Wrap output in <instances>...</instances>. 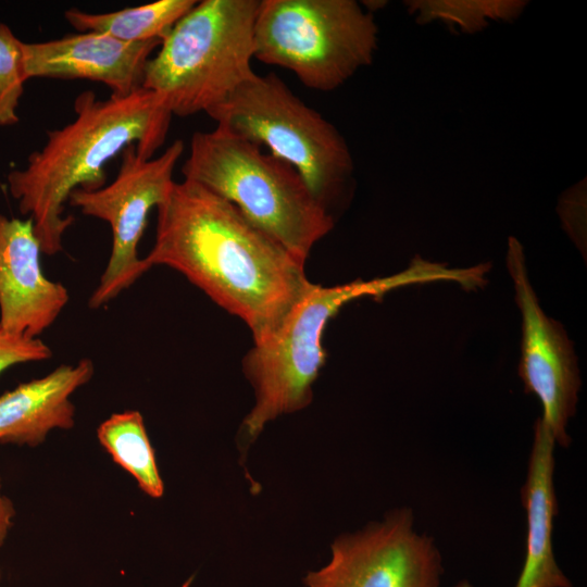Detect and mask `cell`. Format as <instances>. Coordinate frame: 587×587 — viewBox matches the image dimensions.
I'll return each instance as SVG.
<instances>
[{
	"label": "cell",
	"mask_w": 587,
	"mask_h": 587,
	"mask_svg": "<svg viewBox=\"0 0 587 587\" xmlns=\"http://www.w3.org/2000/svg\"><path fill=\"white\" fill-rule=\"evenodd\" d=\"M378 27L354 0H260L253 59L332 91L373 62Z\"/></svg>",
	"instance_id": "52a82bcc"
},
{
	"label": "cell",
	"mask_w": 587,
	"mask_h": 587,
	"mask_svg": "<svg viewBox=\"0 0 587 587\" xmlns=\"http://www.w3.org/2000/svg\"><path fill=\"white\" fill-rule=\"evenodd\" d=\"M442 558L433 537L414 529L409 508L345 534L329 562L308 573L307 587H440Z\"/></svg>",
	"instance_id": "9c48e42d"
},
{
	"label": "cell",
	"mask_w": 587,
	"mask_h": 587,
	"mask_svg": "<svg viewBox=\"0 0 587 587\" xmlns=\"http://www.w3.org/2000/svg\"><path fill=\"white\" fill-rule=\"evenodd\" d=\"M93 373V362L82 359L1 395L0 444L36 447L50 432L73 428L75 405L71 396L86 385Z\"/></svg>",
	"instance_id": "4fadbf2b"
},
{
	"label": "cell",
	"mask_w": 587,
	"mask_h": 587,
	"mask_svg": "<svg viewBox=\"0 0 587 587\" xmlns=\"http://www.w3.org/2000/svg\"><path fill=\"white\" fill-rule=\"evenodd\" d=\"M362 5L367 9V12L372 13L373 11L385 7L387 1H362Z\"/></svg>",
	"instance_id": "44dd1931"
},
{
	"label": "cell",
	"mask_w": 587,
	"mask_h": 587,
	"mask_svg": "<svg viewBox=\"0 0 587 587\" xmlns=\"http://www.w3.org/2000/svg\"><path fill=\"white\" fill-rule=\"evenodd\" d=\"M147 270L165 265L266 338L311 285L304 262L234 204L192 180L172 184L157 207Z\"/></svg>",
	"instance_id": "6da1fadb"
},
{
	"label": "cell",
	"mask_w": 587,
	"mask_h": 587,
	"mask_svg": "<svg viewBox=\"0 0 587 587\" xmlns=\"http://www.w3.org/2000/svg\"><path fill=\"white\" fill-rule=\"evenodd\" d=\"M457 279L455 268L416 257L405 270L386 277L330 287L311 283L278 326L254 342L242 360L255 400L241 423L239 444L248 448L268 422L310 404L326 358L324 330L345 304L366 296L379 298L407 285Z\"/></svg>",
	"instance_id": "3957f363"
},
{
	"label": "cell",
	"mask_w": 587,
	"mask_h": 587,
	"mask_svg": "<svg viewBox=\"0 0 587 587\" xmlns=\"http://www.w3.org/2000/svg\"><path fill=\"white\" fill-rule=\"evenodd\" d=\"M74 110L73 122L49 130L43 147L7 176L10 195L20 212L29 215L48 255L62 251L63 235L74 223L73 216L63 215L70 195L103 187L105 164L130 145L142 159H152L165 142L173 116L160 95L142 87L105 100L85 90Z\"/></svg>",
	"instance_id": "7a4b0ae2"
},
{
	"label": "cell",
	"mask_w": 587,
	"mask_h": 587,
	"mask_svg": "<svg viewBox=\"0 0 587 587\" xmlns=\"http://www.w3.org/2000/svg\"><path fill=\"white\" fill-rule=\"evenodd\" d=\"M97 437L113 461L136 479L146 495L163 496L164 484L140 412L127 410L112 414L99 425Z\"/></svg>",
	"instance_id": "2e32d148"
},
{
	"label": "cell",
	"mask_w": 587,
	"mask_h": 587,
	"mask_svg": "<svg viewBox=\"0 0 587 587\" xmlns=\"http://www.w3.org/2000/svg\"><path fill=\"white\" fill-rule=\"evenodd\" d=\"M162 40L125 42L86 32L41 42L22 43L27 78L89 79L111 96L126 97L142 86L145 68Z\"/></svg>",
	"instance_id": "8fae6325"
},
{
	"label": "cell",
	"mask_w": 587,
	"mask_h": 587,
	"mask_svg": "<svg viewBox=\"0 0 587 587\" xmlns=\"http://www.w3.org/2000/svg\"><path fill=\"white\" fill-rule=\"evenodd\" d=\"M22 43L12 29L0 22V128L14 126L20 121L17 109L27 80Z\"/></svg>",
	"instance_id": "ac0fdd59"
},
{
	"label": "cell",
	"mask_w": 587,
	"mask_h": 587,
	"mask_svg": "<svg viewBox=\"0 0 587 587\" xmlns=\"http://www.w3.org/2000/svg\"><path fill=\"white\" fill-rule=\"evenodd\" d=\"M15 510L12 501L1 491L0 483V547L4 544L12 527Z\"/></svg>",
	"instance_id": "ffe728a7"
},
{
	"label": "cell",
	"mask_w": 587,
	"mask_h": 587,
	"mask_svg": "<svg viewBox=\"0 0 587 587\" xmlns=\"http://www.w3.org/2000/svg\"><path fill=\"white\" fill-rule=\"evenodd\" d=\"M30 218L0 214V327L38 338L58 319L70 296L47 278Z\"/></svg>",
	"instance_id": "7c38bea8"
},
{
	"label": "cell",
	"mask_w": 587,
	"mask_h": 587,
	"mask_svg": "<svg viewBox=\"0 0 587 587\" xmlns=\"http://www.w3.org/2000/svg\"><path fill=\"white\" fill-rule=\"evenodd\" d=\"M184 149V142L175 140L162 154L147 160L130 145L122 151L121 167L112 183L96 190L75 189L70 195L71 205L107 222L112 230L111 254L89 308L105 305L148 271L138 255V243L149 212L164 200L174 183L173 173Z\"/></svg>",
	"instance_id": "ba28073f"
},
{
	"label": "cell",
	"mask_w": 587,
	"mask_h": 587,
	"mask_svg": "<svg viewBox=\"0 0 587 587\" xmlns=\"http://www.w3.org/2000/svg\"><path fill=\"white\" fill-rule=\"evenodd\" d=\"M507 267L522 319L519 375L526 392L540 401V420L555 445L569 447L566 427L575 414L582 385L573 342L563 326L542 311L529 282L522 245L510 237Z\"/></svg>",
	"instance_id": "30bf717a"
},
{
	"label": "cell",
	"mask_w": 587,
	"mask_h": 587,
	"mask_svg": "<svg viewBox=\"0 0 587 587\" xmlns=\"http://www.w3.org/2000/svg\"><path fill=\"white\" fill-rule=\"evenodd\" d=\"M196 3V0H158L104 13L72 8L64 12V17L80 33H102L125 42H145L163 40Z\"/></svg>",
	"instance_id": "9a60e30c"
},
{
	"label": "cell",
	"mask_w": 587,
	"mask_h": 587,
	"mask_svg": "<svg viewBox=\"0 0 587 587\" xmlns=\"http://www.w3.org/2000/svg\"><path fill=\"white\" fill-rule=\"evenodd\" d=\"M555 446L551 433L538 417L526 480L521 488L527 537L524 565L514 587H572L552 549V524L558 514L553 485Z\"/></svg>",
	"instance_id": "5bb4252c"
},
{
	"label": "cell",
	"mask_w": 587,
	"mask_h": 587,
	"mask_svg": "<svg viewBox=\"0 0 587 587\" xmlns=\"http://www.w3.org/2000/svg\"><path fill=\"white\" fill-rule=\"evenodd\" d=\"M182 174L234 204L302 262L334 227L332 212L289 163L218 126L193 133Z\"/></svg>",
	"instance_id": "277c9868"
},
{
	"label": "cell",
	"mask_w": 587,
	"mask_h": 587,
	"mask_svg": "<svg viewBox=\"0 0 587 587\" xmlns=\"http://www.w3.org/2000/svg\"><path fill=\"white\" fill-rule=\"evenodd\" d=\"M208 115L289 163L329 211L351 191L354 165L345 138L275 74L254 73Z\"/></svg>",
	"instance_id": "8992f818"
},
{
	"label": "cell",
	"mask_w": 587,
	"mask_h": 587,
	"mask_svg": "<svg viewBox=\"0 0 587 587\" xmlns=\"http://www.w3.org/2000/svg\"><path fill=\"white\" fill-rule=\"evenodd\" d=\"M52 351L41 339L8 332L0 327V374L10 366L51 358Z\"/></svg>",
	"instance_id": "d6986e66"
},
{
	"label": "cell",
	"mask_w": 587,
	"mask_h": 587,
	"mask_svg": "<svg viewBox=\"0 0 587 587\" xmlns=\"http://www.w3.org/2000/svg\"><path fill=\"white\" fill-rule=\"evenodd\" d=\"M527 1L474 0V1H405L410 14L420 24L439 21L451 30L480 32L492 21L510 22L524 10Z\"/></svg>",
	"instance_id": "e0dca14e"
},
{
	"label": "cell",
	"mask_w": 587,
	"mask_h": 587,
	"mask_svg": "<svg viewBox=\"0 0 587 587\" xmlns=\"http://www.w3.org/2000/svg\"><path fill=\"white\" fill-rule=\"evenodd\" d=\"M453 587H474V586L467 580H460Z\"/></svg>",
	"instance_id": "7402d4cb"
},
{
	"label": "cell",
	"mask_w": 587,
	"mask_h": 587,
	"mask_svg": "<svg viewBox=\"0 0 587 587\" xmlns=\"http://www.w3.org/2000/svg\"><path fill=\"white\" fill-rule=\"evenodd\" d=\"M260 0H202L174 25L147 62L142 88L173 115L205 112L251 77Z\"/></svg>",
	"instance_id": "5b68a950"
}]
</instances>
